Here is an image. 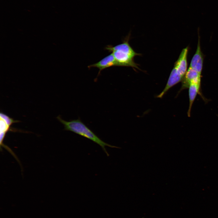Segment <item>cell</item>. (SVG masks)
<instances>
[{
    "instance_id": "obj_1",
    "label": "cell",
    "mask_w": 218,
    "mask_h": 218,
    "mask_svg": "<svg viewBox=\"0 0 218 218\" xmlns=\"http://www.w3.org/2000/svg\"><path fill=\"white\" fill-rule=\"evenodd\" d=\"M57 118L64 125V130L72 132L98 144L101 147L108 156L109 155L106 149V146L111 148H119L118 147L112 145L103 141L80 118L67 121L62 119L60 116H58Z\"/></svg>"
},
{
    "instance_id": "obj_2",
    "label": "cell",
    "mask_w": 218,
    "mask_h": 218,
    "mask_svg": "<svg viewBox=\"0 0 218 218\" xmlns=\"http://www.w3.org/2000/svg\"><path fill=\"white\" fill-rule=\"evenodd\" d=\"M129 36L124 39L121 44L115 46L108 45L105 49L112 52L116 60L117 66L131 67L139 69L134 61V58L140 54L136 52L130 45Z\"/></svg>"
},
{
    "instance_id": "obj_3",
    "label": "cell",
    "mask_w": 218,
    "mask_h": 218,
    "mask_svg": "<svg viewBox=\"0 0 218 218\" xmlns=\"http://www.w3.org/2000/svg\"><path fill=\"white\" fill-rule=\"evenodd\" d=\"M201 75L189 67L182 81V86L179 92L187 88L192 83H201Z\"/></svg>"
},
{
    "instance_id": "obj_4",
    "label": "cell",
    "mask_w": 218,
    "mask_h": 218,
    "mask_svg": "<svg viewBox=\"0 0 218 218\" xmlns=\"http://www.w3.org/2000/svg\"><path fill=\"white\" fill-rule=\"evenodd\" d=\"M203 62V55L201 49L200 38L199 36L197 50L191 60L189 67L201 75Z\"/></svg>"
},
{
    "instance_id": "obj_5",
    "label": "cell",
    "mask_w": 218,
    "mask_h": 218,
    "mask_svg": "<svg viewBox=\"0 0 218 218\" xmlns=\"http://www.w3.org/2000/svg\"><path fill=\"white\" fill-rule=\"evenodd\" d=\"M188 51V47L183 49L174 66L177 71L183 77L187 71V56Z\"/></svg>"
},
{
    "instance_id": "obj_6",
    "label": "cell",
    "mask_w": 218,
    "mask_h": 218,
    "mask_svg": "<svg viewBox=\"0 0 218 218\" xmlns=\"http://www.w3.org/2000/svg\"><path fill=\"white\" fill-rule=\"evenodd\" d=\"M114 66H117V65L114 56L111 53L97 62L89 65L88 67L89 68L96 67L99 69L98 76L100 74L101 72L104 69Z\"/></svg>"
},
{
    "instance_id": "obj_7",
    "label": "cell",
    "mask_w": 218,
    "mask_h": 218,
    "mask_svg": "<svg viewBox=\"0 0 218 218\" xmlns=\"http://www.w3.org/2000/svg\"><path fill=\"white\" fill-rule=\"evenodd\" d=\"M183 76L180 75L173 67L172 69L166 85L162 91L159 94L157 97L161 98L166 92L171 87L182 81Z\"/></svg>"
},
{
    "instance_id": "obj_8",
    "label": "cell",
    "mask_w": 218,
    "mask_h": 218,
    "mask_svg": "<svg viewBox=\"0 0 218 218\" xmlns=\"http://www.w3.org/2000/svg\"><path fill=\"white\" fill-rule=\"evenodd\" d=\"M189 104L187 114L188 117L190 115V112L193 103L197 94H199L205 100L200 92L201 83H192L189 87Z\"/></svg>"
},
{
    "instance_id": "obj_9",
    "label": "cell",
    "mask_w": 218,
    "mask_h": 218,
    "mask_svg": "<svg viewBox=\"0 0 218 218\" xmlns=\"http://www.w3.org/2000/svg\"><path fill=\"white\" fill-rule=\"evenodd\" d=\"M0 114V117L3 119L8 125L9 126H11L14 123L19 122L18 121L14 120L13 118L10 117L8 116L3 113V112H1Z\"/></svg>"
}]
</instances>
